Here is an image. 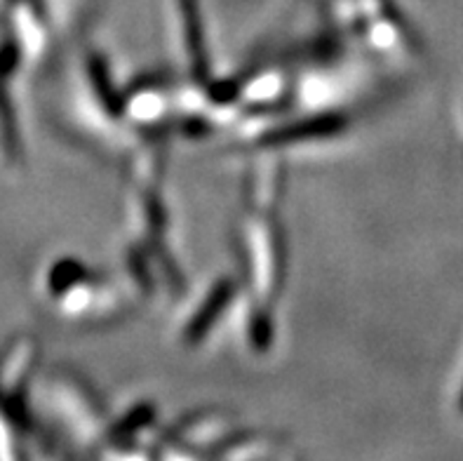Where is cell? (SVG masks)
<instances>
[{"label": "cell", "instance_id": "cell-1", "mask_svg": "<svg viewBox=\"0 0 463 461\" xmlns=\"http://www.w3.org/2000/svg\"><path fill=\"white\" fill-rule=\"evenodd\" d=\"M231 297H233V283L231 281H222L214 290H212L210 299H207V306L200 309L198 318H195V321L191 322V327H188V339H191V341H198L203 334H207L210 325L217 321V315L226 309Z\"/></svg>", "mask_w": 463, "mask_h": 461}, {"label": "cell", "instance_id": "cell-2", "mask_svg": "<svg viewBox=\"0 0 463 461\" xmlns=\"http://www.w3.org/2000/svg\"><path fill=\"white\" fill-rule=\"evenodd\" d=\"M184 26H186V41L191 45V59H194L195 76L207 73V57L205 47H203V31H200V19L195 12L194 0H184Z\"/></svg>", "mask_w": 463, "mask_h": 461}, {"label": "cell", "instance_id": "cell-3", "mask_svg": "<svg viewBox=\"0 0 463 461\" xmlns=\"http://www.w3.org/2000/svg\"><path fill=\"white\" fill-rule=\"evenodd\" d=\"M461 409H463V398H461Z\"/></svg>", "mask_w": 463, "mask_h": 461}]
</instances>
